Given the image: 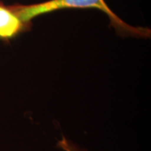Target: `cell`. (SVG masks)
<instances>
[{
  "mask_svg": "<svg viewBox=\"0 0 151 151\" xmlns=\"http://www.w3.org/2000/svg\"><path fill=\"white\" fill-rule=\"evenodd\" d=\"M57 147L63 151H88L86 148L78 146L64 135H62L61 139L58 141Z\"/></svg>",
  "mask_w": 151,
  "mask_h": 151,
  "instance_id": "cell-3",
  "label": "cell"
},
{
  "mask_svg": "<svg viewBox=\"0 0 151 151\" xmlns=\"http://www.w3.org/2000/svg\"><path fill=\"white\" fill-rule=\"evenodd\" d=\"M9 7L27 26L36 17L60 9H97L107 15L111 25L120 34L140 37H148L150 35V30L147 28L132 27L122 20L111 10L104 0H49L35 4L13 5Z\"/></svg>",
  "mask_w": 151,
  "mask_h": 151,
  "instance_id": "cell-1",
  "label": "cell"
},
{
  "mask_svg": "<svg viewBox=\"0 0 151 151\" xmlns=\"http://www.w3.org/2000/svg\"><path fill=\"white\" fill-rule=\"evenodd\" d=\"M27 27L9 6L0 4V39H12Z\"/></svg>",
  "mask_w": 151,
  "mask_h": 151,
  "instance_id": "cell-2",
  "label": "cell"
}]
</instances>
